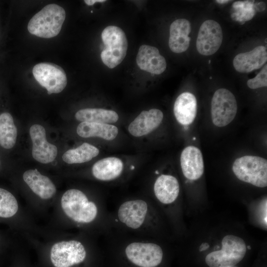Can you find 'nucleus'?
I'll return each instance as SVG.
<instances>
[{
  "mask_svg": "<svg viewBox=\"0 0 267 267\" xmlns=\"http://www.w3.org/2000/svg\"><path fill=\"white\" fill-rule=\"evenodd\" d=\"M17 136V128L11 114L8 112L0 114V145L5 149L12 148Z\"/></svg>",
  "mask_w": 267,
  "mask_h": 267,
  "instance_id": "b1692460",
  "label": "nucleus"
},
{
  "mask_svg": "<svg viewBox=\"0 0 267 267\" xmlns=\"http://www.w3.org/2000/svg\"><path fill=\"white\" fill-rule=\"evenodd\" d=\"M101 39L104 48L100 56L103 63L112 69L119 65L125 58L128 46L125 32L116 26H108L102 32Z\"/></svg>",
  "mask_w": 267,
  "mask_h": 267,
  "instance_id": "20e7f679",
  "label": "nucleus"
},
{
  "mask_svg": "<svg viewBox=\"0 0 267 267\" xmlns=\"http://www.w3.org/2000/svg\"><path fill=\"white\" fill-rule=\"evenodd\" d=\"M267 60V48L259 45L250 51L236 55L233 59V65L237 71L249 73L260 68Z\"/></svg>",
  "mask_w": 267,
  "mask_h": 267,
  "instance_id": "f3484780",
  "label": "nucleus"
},
{
  "mask_svg": "<svg viewBox=\"0 0 267 267\" xmlns=\"http://www.w3.org/2000/svg\"><path fill=\"white\" fill-rule=\"evenodd\" d=\"M18 210L15 196L9 191L0 187V219H8L14 216Z\"/></svg>",
  "mask_w": 267,
  "mask_h": 267,
  "instance_id": "393cba45",
  "label": "nucleus"
},
{
  "mask_svg": "<svg viewBox=\"0 0 267 267\" xmlns=\"http://www.w3.org/2000/svg\"><path fill=\"white\" fill-rule=\"evenodd\" d=\"M209 247V245L207 243H203L199 247V250L200 252L207 249Z\"/></svg>",
  "mask_w": 267,
  "mask_h": 267,
  "instance_id": "cd10ccee",
  "label": "nucleus"
},
{
  "mask_svg": "<svg viewBox=\"0 0 267 267\" xmlns=\"http://www.w3.org/2000/svg\"><path fill=\"white\" fill-rule=\"evenodd\" d=\"M136 61L141 70L156 75L164 72L167 67L165 58L160 54L158 49L146 44L139 48Z\"/></svg>",
  "mask_w": 267,
  "mask_h": 267,
  "instance_id": "2eb2a0df",
  "label": "nucleus"
},
{
  "mask_svg": "<svg viewBox=\"0 0 267 267\" xmlns=\"http://www.w3.org/2000/svg\"><path fill=\"white\" fill-rule=\"evenodd\" d=\"M111 230L152 238L158 225L154 205L146 196L131 197L110 212Z\"/></svg>",
  "mask_w": 267,
  "mask_h": 267,
  "instance_id": "f257e3e1",
  "label": "nucleus"
},
{
  "mask_svg": "<svg viewBox=\"0 0 267 267\" xmlns=\"http://www.w3.org/2000/svg\"><path fill=\"white\" fill-rule=\"evenodd\" d=\"M65 17L63 7L56 4H48L30 20L28 30L40 38L54 37L59 33Z\"/></svg>",
  "mask_w": 267,
  "mask_h": 267,
  "instance_id": "7ed1b4c3",
  "label": "nucleus"
},
{
  "mask_svg": "<svg viewBox=\"0 0 267 267\" xmlns=\"http://www.w3.org/2000/svg\"><path fill=\"white\" fill-rule=\"evenodd\" d=\"M99 150L95 146L84 142L79 146L66 151L62 155L63 160L69 164L88 162L96 157Z\"/></svg>",
  "mask_w": 267,
  "mask_h": 267,
  "instance_id": "5701e85b",
  "label": "nucleus"
},
{
  "mask_svg": "<svg viewBox=\"0 0 267 267\" xmlns=\"http://www.w3.org/2000/svg\"><path fill=\"white\" fill-rule=\"evenodd\" d=\"M232 171L241 181L259 187L267 186V160L264 158L250 155L238 158Z\"/></svg>",
  "mask_w": 267,
  "mask_h": 267,
  "instance_id": "423d86ee",
  "label": "nucleus"
},
{
  "mask_svg": "<svg viewBox=\"0 0 267 267\" xmlns=\"http://www.w3.org/2000/svg\"><path fill=\"white\" fill-rule=\"evenodd\" d=\"M33 74L40 85L46 89L48 94L61 92L67 83L64 70L52 63L42 62L36 64L33 67Z\"/></svg>",
  "mask_w": 267,
  "mask_h": 267,
  "instance_id": "1a4fd4ad",
  "label": "nucleus"
},
{
  "mask_svg": "<svg viewBox=\"0 0 267 267\" xmlns=\"http://www.w3.org/2000/svg\"><path fill=\"white\" fill-rule=\"evenodd\" d=\"M125 173L123 162L116 157H108L96 162L91 168V175L97 180L103 182L116 181Z\"/></svg>",
  "mask_w": 267,
  "mask_h": 267,
  "instance_id": "ddd939ff",
  "label": "nucleus"
},
{
  "mask_svg": "<svg viewBox=\"0 0 267 267\" xmlns=\"http://www.w3.org/2000/svg\"><path fill=\"white\" fill-rule=\"evenodd\" d=\"M163 113L158 109L142 111L128 126V132L134 137L146 135L157 128L163 119Z\"/></svg>",
  "mask_w": 267,
  "mask_h": 267,
  "instance_id": "4468645a",
  "label": "nucleus"
},
{
  "mask_svg": "<svg viewBox=\"0 0 267 267\" xmlns=\"http://www.w3.org/2000/svg\"><path fill=\"white\" fill-rule=\"evenodd\" d=\"M76 119L82 122H95L111 124L119 120L118 113L112 110L103 108H85L75 114Z\"/></svg>",
  "mask_w": 267,
  "mask_h": 267,
  "instance_id": "4be33fe9",
  "label": "nucleus"
},
{
  "mask_svg": "<svg viewBox=\"0 0 267 267\" xmlns=\"http://www.w3.org/2000/svg\"><path fill=\"white\" fill-rule=\"evenodd\" d=\"M155 198L162 205H171L177 200L179 193L177 178L171 175L161 174L155 179L152 186Z\"/></svg>",
  "mask_w": 267,
  "mask_h": 267,
  "instance_id": "f8f14e48",
  "label": "nucleus"
},
{
  "mask_svg": "<svg viewBox=\"0 0 267 267\" xmlns=\"http://www.w3.org/2000/svg\"><path fill=\"white\" fill-rule=\"evenodd\" d=\"M86 245L78 239L54 244L50 253L52 264L55 267H72L83 263L88 254Z\"/></svg>",
  "mask_w": 267,
  "mask_h": 267,
  "instance_id": "0eeeda50",
  "label": "nucleus"
},
{
  "mask_svg": "<svg viewBox=\"0 0 267 267\" xmlns=\"http://www.w3.org/2000/svg\"><path fill=\"white\" fill-rule=\"evenodd\" d=\"M63 212L73 222L78 225H94L106 234L111 231L110 212L102 201L90 199L81 190H67L61 199Z\"/></svg>",
  "mask_w": 267,
  "mask_h": 267,
  "instance_id": "f03ea898",
  "label": "nucleus"
},
{
  "mask_svg": "<svg viewBox=\"0 0 267 267\" xmlns=\"http://www.w3.org/2000/svg\"><path fill=\"white\" fill-rule=\"evenodd\" d=\"M33 144L32 156L36 161L47 164L53 161L57 155V147L48 142L43 126L39 124L32 125L29 130Z\"/></svg>",
  "mask_w": 267,
  "mask_h": 267,
  "instance_id": "9b49d317",
  "label": "nucleus"
},
{
  "mask_svg": "<svg viewBox=\"0 0 267 267\" xmlns=\"http://www.w3.org/2000/svg\"><path fill=\"white\" fill-rule=\"evenodd\" d=\"M180 166L184 176L190 180L199 178L204 172L202 154L197 147L188 146L181 152Z\"/></svg>",
  "mask_w": 267,
  "mask_h": 267,
  "instance_id": "dca6fc26",
  "label": "nucleus"
},
{
  "mask_svg": "<svg viewBox=\"0 0 267 267\" xmlns=\"http://www.w3.org/2000/svg\"><path fill=\"white\" fill-rule=\"evenodd\" d=\"M85 2L88 5H92L96 2H104L105 0H85Z\"/></svg>",
  "mask_w": 267,
  "mask_h": 267,
  "instance_id": "bb28decb",
  "label": "nucleus"
},
{
  "mask_svg": "<svg viewBox=\"0 0 267 267\" xmlns=\"http://www.w3.org/2000/svg\"><path fill=\"white\" fill-rule=\"evenodd\" d=\"M76 131L82 137H98L106 140H114L119 133L118 128L112 124L88 122H81Z\"/></svg>",
  "mask_w": 267,
  "mask_h": 267,
  "instance_id": "412c9836",
  "label": "nucleus"
},
{
  "mask_svg": "<svg viewBox=\"0 0 267 267\" xmlns=\"http://www.w3.org/2000/svg\"><path fill=\"white\" fill-rule=\"evenodd\" d=\"M190 32V23L187 19H178L172 22L170 27L169 46L173 52L179 53L187 49Z\"/></svg>",
  "mask_w": 267,
  "mask_h": 267,
  "instance_id": "a211bd4d",
  "label": "nucleus"
},
{
  "mask_svg": "<svg viewBox=\"0 0 267 267\" xmlns=\"http://www.w3.org/2000/svg\"><path fill=\"white\" fill-rule=\"evenodd\" d=\"M197 110V100L191 93L184 92L176 99L174 113L177 121L181 125H188L194 120Z\"/></svg>",
  "mask_w": 267,
  "mask_h": 267,
  "instance_id": "aec40b11",
  "label": "nucleus"
},
{
  "mask_svg": "<svg viewBox=\"0 0 267 267\" xmlns=\"http://www.w3.org/2000/svg\"><path fill=\"white\" fill-rule=\"evenodd\" d=\"M247 86L251 89H256L267 86V65L264 67L255 77L248 80Z\"/></svg>",
  "mask_w": 267,
  "mask_h": 267,
  "instance_id": "a878e982",
  "label": "nucleus"
},
{
  "mask_svg": "<svg viewBox=\"0 0 267 267\" xmlns=\"http://www.w3.org/2000/svg\"><path fill=\"white\" fill-rule=\"evenodd\" d=\"M222 248L220 250L208 254L205 262L210 267H232L237 265L244 257L246 245L239 237L227 235L222 241Z\"/></svg>",
  "mask_w": 267,
  "mask_h": 267,
  "instance_id": "39448f33",
  "label": "nucleus"
},
{
  "mask_svg": "<svg viewBox=\"0 0 267 267\" xmlns=\"http://www.w3.org/2000/svg\"><path fill=\"white\" fill-rule=\"evenodd\" d=\"M237 104L233 94L225 89L214 93L211 101V117L213 124L219 127L228 125L234 119Z\"/></svg>",
  "mask_w": 267,
  "mask_h": 267,
  "instance_id": "6e6552de",
  "label": "nucleus"
},
{
  "mask_svg": "<svg viewBox=\"0 0 267 267\" xmlns=\"http://www.w3.org/2000/svg\"><path fill=\"white\" fill-rule=\"evenodd\" d=\"M216 1L217 2H218V3H225L228 2L229 1V0H217Z\"/></svg>",
  "mask_w": 267,
  "mask_h": 267,
  "instance_id": "c85d7f7f",
  "label": "nucleus"
},
{
  "mask_svg": "<svg viewBox=\"0 0 267 267\" xmlns=\"http://www.w3.org/2000/svg\"><path fill=\"white\" fill-rule=\"evenodd\" d=\"M23 178L32 191L43 199H49L56 193V188L52 181L36 169L25 172Z\"/></svg>",
  "mask_w": 267,
  "mask_h": 267,
  "instance_id": "6ab92c4d",
  "label": "nucleus"
},
{
  "mask_svg": "<svg viewBox=\"0 0 267 267\" xmlns=\"http://www.w3.org/2000/svg\"><path fill=\"white\" fill-rule=\"evenodd\" d=\"M222 41V31L216 21L207 20L201 25L196 40V48L203 55H211L216 52Z\"/></svg>",
  "mask_w": 267,
  "mask_h": 267,
  "instance_id": "9d476101",
  "label": "nucleus"
}]
</instances>
